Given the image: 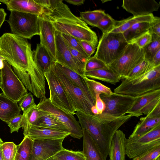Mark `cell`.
I'll return each mask as SVG.
<instances>
[{"instance_id":"cell-22","label":"cell","mask_w":160,"mask_h":160,"mask_svg":"<svg viewBox=\"0 0 160 160\" xmlns=\"http://www.w3.org/2000/svg\"><path fill=\"white\" fill-rule=\"evenodd\" d=\"M126 135L121 130L115 132L112 140L108 155L109 160H126Z\"/></svg>"},{"instance_id":"cell-17","label":"cell","mask_w":160,"mask_h":160,"mask_svg":"<svg viewBox=\"0 0 160 160\" xmlns=\"http://www.w3.org/2000/svg\"><path fill=\"white\" fill-rule=\"evenodd\" d=\"M39 25L40 43L46 48L55 61L56 31L52 24L41 16H39Z\"/></svg>"},{"instance_id":"cell-13","label":"cell","mask_w":160,"mask_h":160,"mask_svg":"<svg viewBox=\"0 0 160 160\" xmlns=\"http://www.w3.org/2000/svg\"><path fill=\"white\" fill-rule=\"evenodd\" d=\"M105 104L103 113L116 117L125 115L137 99L127 95L112 92L110 95L100 94Z\"/></svg>"},{"instance_id":"cell-59","label":"cell","mask_w":160,"mask_h":160,"mask_svg":"<svg viewBox=\"0 0 160 160\" xmlns=\"http://www.w3.org/2000/svg\"><path fill=\"white\" fill-rule=\"evenodd\" d=\"M157 160H160V158H159V159H157Z\"/></svg>"},{"instance_id":"cell-35","label":"cell","mask_w":160,"mask_h":160,"mask_svg":"<svg viewBox=\"0 0 160 160\" xmlns=\"http://www.w3.org/2000/svg\"><path fill=\"white\" fill-rule=\"evenodd\" d=\"M152 42L143 48L144 59L151 62L156 52L160 50V37L152 34Z\"/></svg>"},{"instance_id":"cell-6","label":"cell","mask_w":160,"mask_h":160,"mask_svg":"<svg viewBox=\"0 0 160 160\" xmlns=\"http://www.w3.org/2000/svg\"><path fill=\"white\" fill-rule=\"evenodd\" d=\"M10 12L7 21L12 33L29 39L35 35H39V16L16 11Z\"/></svg>"},{"instance_id":"cell-33","label":"cell","mask_w":160,"mask_h":160,"mask_svg":"<svg viewBox=\"0 0 160 160\" xmlns=\"http://www.w3.org/2000/svg\"><path fill=\"white\" fill-rule=\"evenodd\" d=\"M84 78L91 93L95 99L97 94H104L108 95L112 92L110 88L101 83L86 77Z\"/></svg>"},{"instance_id":"cell-31","label":"cell","mask_w":160,"mask_h":160,"mask_svg":"<svg viewBox=\"0 0 160 160\" xmlns=\"http://www.w3.org/2000/svg\"><path fill=\"white\" fill-rule=\"evenodd\" d=\"M33 143V140L27 136H25L20 144L17 145L14 160H29Z\"/></svg>"},{"instance_id":"cell-45","label":"cell","mask_w":160,"mask_h":160,"mask_svg":"<svg viewBox=\"0 0 160 160\" xmlns=\"http://www.w3.org/2000/svg\"><path fill=\"white\" fill-rule=\"evenodd\" d=\"M24 120L23 115L21 114L12 119L7 124L10 128V132H18L19 129L23 127Z\"/></svg>"},{"instance_id":"cell-36","label":"cell","mask_w":160,"mask_h":160,"mask_svg":"<svg viewBox=\"0 0 160 160\" xmlns=\"http://www.w3.org/2000/svg\"><path fill=\"white\" fill-rule=\"evenodd\" d=\"M54 156L58 160H86L82 152L64 148L58 152Z\"/></svg>"},{"instance_id":"cell-19","label":"cell","mask_w":160,"mask_h":160,"mask_svg":"<svg viewBox=\"0 0 160 160\" xmlns=\"http://www.w3.org/2000/svg\"><path fill=\"white\" fill-rule=\"evenodd\" d=\"M22 128L24 136H27L33 140L65 139L70 135L69 132L31 125H25Z\"/></svg>"},{"instance_id":"cell-53","label":"cell","mask_w":160,"mask_h":160,"mask_svg":"<svg viewBox=\"0 0 160 160\" xmlns=\"http://www.w3.org/2000/svg\"><path fill=\"white\" fill-rule=\"evenodd\" d=\"M91 110L92 113L93 115H98L100 114L99 111L95 105L92 107Z\"/></svg>"},{"instance_id":"cell-3","label":"cell","mask_w":160,"mask_h":160,"mask_svg":"<svg viewBox=\"0 0 160 160\" xmlns=\"http://www.w3.org/2000/svg\"><path fill=\"white\" fill-rule=\"evenodd\" d=\"M75 114L82 129H85L98 145L106 160L116 132L132 117L129 114L116 117L105 113L94 115L77 111Z\"/></svg>"},{"instance_id":"cell-41","label":"cell","mask_w":160,"mask_h":160,"mask_svg":"<svg viewBox=\"0 0 160 160\" xmlns=\"http://www.w3.org/2000/svg\"><path fill=\"white\" fill-rule=\"evenodd\" d=\"M61 34L64 40L69 47L77 50L88 57L84 52L79 40L69 35L62 33Z\"/></svg>"},{"instance_id":"cell-50","label":"cell","mask_w":160,"mask_h":160,"mask_svg":"<svg viewBox=\"0 0 160 160\" xmlns=\"http://www.w3.org/2000/svg\"><path fill=\"white\" fill-rule=\"evenodd\" d=\"M151 63L155 67L160 65V50L153 56Z\"/></svg>"},{"instance_id":"cell-52","label":"cell","mask_w":160,"mask_h":160,"mask_svg":"<svg viewBox=\"0 0 160 160\" xmlns=\"http://www.w3.org/2000/svg\"><path fill=\"white\" fill-rule=\"evenodd\" d=\"M65 1L67 2L72 5L77 6L81 5L83 4L84 0H66Z\"/></svg>"},{"instance_id":"cell-38","label":"cell","mask_w":160,"mask_h":160,"mask_svg":"<svg viewBox=\"0 0 160 160\" xmlns=\"http://www.w3.org/2000/svg\"><path fill=\"white\" fill-rule=\"evenodd\" d=\"M117 21L109 14L106 13L98 22L97 27L101 30L102 34L108 33L114 29Z\"/></svg>"},{"instance_id":"cell-9","label":"cell","mask_w":160,"mask_h":160,"mask_svg":"<svg viewBox=\"0 0 160 160\" xmlns=\"http://www.w3.org/2000/svg\"><path fill=\"white\" fill-rule=\"evenodd\" d=\"M37 106L43 112V116L49 115L65 124L70 133L69 136L78 139L82 138V128L73 115L55 106L45 96L40 98Z\"/></svg>"},{"instance_id":"cell-27","label":"cell","mask_w":160,"mask_h":160,"mask_svg":"<svg viewBox=\"0 0 160 160\" xmlns=\"http://www.w3.org/2000/svg\"><path fill=\"white\" fill-rule=\"evenodd\" d=\"M154 17L152 13L146 15L131 17L122 20L117 21L115 28L111 32L122 33L136 23L151 22Z\"/></svg>"},{"instance_id":"cell-44","label":"cell","mask_w":160,"mask_h":160,"mask_svg":"<svg viewBox=\"0 0 160 160\" xmlns=\"http://www.w3.org/2000/svg\"><path fill=\"white\" fill-rule=\"evenodd\" d=\"M19 107L23 113L36 104L32 93L29 92L23 96L18 102Z\"/></svg>"},{"instance_id":"cell-16","label":"cell","mask_w":160,"mask_h":160,"mask_svg":"<svg viewBox=\"0 0 160 160\" xmlns=\"http://www.w3.org/2000/svg\"><path fill=\"white\" fill-rule=\"evenodd\" d=\"M55 38V61L75 72L82 77H85L75 62L71 51L61 33L56 31Z\"/></svg>"},{"instance_id":"cell-24","label":"cell","mask_w":160,"mask_h":160,"mask_svg":"<svg viewBox=\"0 0 160 160\" xmlns=\"http://www.w3.org/2000/svg\"><path fill=\"white\" fill-rule=\"evenodd\" d=\"M83 148L82 152L86 160H106L99 147L88 132L82 129Z\"/></svg>"},{"instance_id":"cell-34","label":"cell","mask_w":160,"mask_h":160,"mask_svg":"<svg viewBox=\"0 0 160 160\" xmlns=\"http://www.w3.org/2000/svg\"><path fill=\"white\" fill-rule=\"evenodd\" d=\"M154 67L151 62L144 59L133 69L125 79H131L142 76Z\"/></svg>"},{"instance_id":"cell-4","label":"cell","mask_w":160,"mask_h":160,"mask_svg":"<svg viewBox=\"0 0 160 160\" xmlns=\"http://www.w3.org/2000/svg\"><path fill=\"white\" fill-rule=\"evenodd\" d=\"M160 89V65L145 74L131 79H123L114 92L137 97L150 92Z\"/></svg>"},{"instance_id":"cell-48","label":"cell","mask_w":160,"mask_h":160,"mask_svg":"<svg viewBox=\"0 0 160 160\" xmlns=\"http://www.w3.org/2000/svg\"><path fill=\"white\" fill-rule=\"evenodd\" d=\"M80 41L85 53L88 57H90L94 52L97 47L86 41L80 40Z\"/></svg>"},{"instance_id":"cell-58","label":"cell","mask_w":160,"mask_h":160,"mask_svg":"<svg viewBox=\"0 0 160 160\" xmlns=\"http://www.w3.org/2000/svg\"><path fill=\"white\" fill-rule=\"evenodd\" d=\"M1 83V72L0 71V84Z\"/></svg>"},{"instance_id":"cell-18","label":"cell","mask_w":160,"mask_h":160,"mask_svg":"<svg viewBox=\"0 0 160 160\" xmlns=\"http://www.w3.org/2000/svg\"><path fill=\"white\" fill-rule=\"evenodd\" d=\"M122 6L133 16H138L158 11L160 4L155 0H123Z\"/></svg>"},{"instance_id":"cell-11","label":"cell","mask_w":160,"mask_h":160,"mask_svg":"<svg viewBox=\"0 0 160 160\" xmlns=\"http://www.w3.org/2000/svg\"><path fill=\"white\" fill-rule=\"evenodd\" d=\"M53 65L43 73L49 90V100L55 106L74 115L76 111L54 72Z\"/></svg>"},{"instance_id":"cell-26","label":"cell","mask_w":160,"mask_h":160,"mask_svg":"<svg viewBox=\"0 0 160 160\" xmlns=\"http://www.w3.org/2000/svg\"><path fill=\"white\" fill-rule=\"evenodd\" d=\"M159 124H160V117H152L148 115L142 117L129 137L141 136Z\"/></svg>"},{"instance_id":"cell-28","label":"cell","mask_w":160,"mask_h":160,"mask_svg":"<svg viewBox=\"0 0 160 160\" xmlns=\"http://www.w3.org/2000/svg\"><path fill=\"white\" fill-rule=\"evenodd\" d=\"M85 76L89 78L101 80L114 85H115L121 80L109 68L85 72Z\"/></svg>"},{"instance_id":"cell-55","label":"cell","mask_w":160,"mask_h":160,"mask_svg":"<svg viewBox=\"0 0 160 160\" xmlns=\"http://www.w3.org/2000/svg\"><path fill=\"white\" fill-rule=\"evenodd\" d=\"M47 160H58L57 159H56L53 156H52V157L49 158L47 159Z\"/></svg>"},{"instance_id":"cell-39","label":"cell","mask_w":160,"mask_h":160,"mask_svg":"<svg viewBox=\"0 0 160 160\" xmlns=\"http://www.w3.org/2000/svg\"><path fill=\"white\" fill-rule=\"evenodd\" d=\"M3 160H14L17 145L13 142H3L0 146Z\"/></svg>"},{"instance_id":"cell-14","label":"cell","mask_w":160,"mask_h":160,"mask_svg":"<svg viewBox=\"0 0 160 160\" xmlns=\"http://www.w3.org/2000/svg\"><path fill=\"white\" fill-rule=\"evenodd\" d=\"M64 139L33 140L29 160H47L63 149Z\"/></svg>"},{"instance_id":"cell-25","label":"cell","mask_w":160,"mask_h":160,"mask_svg":"<svg viewBox=\"0 0 160 160\" xmlns=\"http://www.w3.org/2000/svg\"><path fill=\"white\" fill-rule=\"evenodd\" d=\"M32 52L34 62L43 73L48 70L55 62L46 48L40 43L37 44Z\"/></svg>"},{"instance_id":"cell-46","label":"cell","mask_w":160,"mask_h":160,"mask_svg":"<svg viewBox=\"0 0 160 160\" xmlns=\"http://www.w3.org/2000/svg\"><path fill=\"white\" fill-rule=\"evenodd\" d=\"M152 41V35L149 30L138 38L132 43H135L140 48H142L149 44Z\"/></svg>"},{"instance_id":"cell-43","label":"cell","mask_w":160,"mask_h":160,"mask_svg":"<svg viewBox=\"0 0 160 160\" xmlns=\"http://www.w3.org/2000/svg\"><path fill=\"white\" fill-rule=\"evenodd\" d=\"M107 68H108V67L102 62L93 56L90 57L87 61L85 66V71Z\"/></svg>"},{"instance_id":"cell-49","label":"cell","mask_w":160,"mask_h":160,"mask_svg":"<svg viewBox=\"0 0 160 160\" xmlns=\"http://www.w3.org/2000/svg\"><path fill=\"white\" fill-rule=\"evenodd\" d=\"M95 106L99 111L100 114L103 112L105 109V104L100 97V94L96 95Z\"/></svg>"},{"instance_id":"cell-42","label":"cell","mask_w":160,"mask_h":160,"mask_svg":"<svg viewBox=\"0 0 160 160\" xmlns=\"http://www.w3.org/2000/svg\"><path fill=\"white\" fill-rule=\"evenodd\" d=\"M160 145L155 147L133 160H157L160 158Z\"/></svg>"},{"instance_id":"cell-47","label":"cell","mask_w":160,"mask_h":160,"mask_svg":"<svg viewBox=\"0 0 160 160\" xmlns=\"http://www.w3.org/2000/svg\"><path fill=\"white\" fill-rule=\"evenodd\" d=\"M149 31L151 33L160 37V18L154 16L153 20L150 22Z\"/></svg>"},{"instance_id":"cell-23","label":"cell","mask_w":160,"mask_h":160,"mask_svg":"<svg viewBox=\"0 0 160 160\" xmlns=\"http://www.w3.org/2000/svg\"><path fill=\"white\" fill-rule=\"evenodd\" d=\"M18 102L0 93V119L8 124L12 118L21 114Z\"/></svg>"},{"instance_id":"cell-57","label":"cell","mask_w":160,"mask_h":160,"mask_svg":"<svg viewBox=\"0 0 160 160\" xmlns=\"http://www.w3.org/2000/svg\"><path fill=\"white\" fill-rule=\"evenodd\" d=\"M3 142L2 140L0 138V146L2 145V144L3 143Z\"/></svg>"},{"instance_id":"cell-5","label":"cell","mask_w":160,"mask_h":160,"mask_svg":"<svg viewBox=\"0 0 160 160\" xmlns=\"http://www.w3.org/2000/svg\"><path fill=\"white\" fill-rule=\"evenodd\" d=\"M128 44L122 33L102 34L93 56L108 67L120 57Z\"/></svg>"},{"instance_id":"cell-32","label":"cell","mask_w":160,"mask_h":160,"mask_svg":"<svg viewBox=\"0 0 160 160\" xmlns=\"http://www.w3.org/2000/svg\"><path fill=\"white\" fill-rule=\"evenodd\" d=\"M104 10H96L80 12V18L86 24L97 27L99 20L106 14Z\"/></svg>"},{"instance_id":"cell-7","label":"cell","mask_w":160,"mask_h":160,"mask_svg":"<svg viewBox=\"0 0 160 160\" xmlns=\"http://www.w3.org/2000/svg\"><path fill=\"white\" fill-rule=\"evenodd\" d=\"M160 145V124L138 137L126 138V155L132 159L151 148Z\"/></svg>"},{"instance_id":"cell-15","label":"cell","mask_w":160,"mask_h":160,"mask_svg":"<svg viewBox=\"0 0 160 160\" xmlns=\"http://www.w3.org/2000/svg\"><path fill=\"white\" fill-rule=\"evenodd\" d=\"M160 104V89L150 92L137 97L127 114L137 117L147 115Z\"/></svg>"},{"instance_id":"cell-2","label":"cell","mask_w":160,"mask_h":160,"mask_svg":"<svg viewBox=\"0 0 160 160\" xmlns=\"http://www.w3.org/2000/svg\"><path fill=\"white\" fill-rule=\"evenodd\" d=\"M44 8L41 16L49 21L56 31L80 40L89 42L96 47L97 36L84 22L76 16L68 6L60 0H37Z\"/></svg>"},{"instance_id":"cell-37","label":"cell","mask_w":160,"mask_h":160,"mask_svg":"<svg viewBox=\"0 0 160 160\" xmlns=\"http://www.w3.org/2000/svg\"><path fill=\"white\" fill-rule=\"evenodd\" d=\"M22 114L24 116V127L27 125H35L38 119L43 116V112L38 109L35 104Z\"/></svg>"},{"instance_id":"cell-21","label":"cell","mask_w":160,"mask_h":160,"mask_svg":"<svg viewBox=\"0 0 160 160\" xmlns=\"http://www.w3.org/2000/svg\"><path fill=\"white\" fill-rule=\"evenodd\" d=\"M55 68L75 85L79 88L88 98L95 103V99L92 96L84 78L69 68L55 62Z\"/></svg>"},{"instance_id":"cell-12","label":"cell","mask_w":160,"mask_h":160,"mask_svg":"<svg viewBox=\"0 0 160 160\" xmlns=\"http://www.w3.org/2000/svg\"><path fill=\"white\" fill-rule=\"evenodd\" d=\"M54 72L60 84L71 101L76 111L93 115L92 112V107L95 103L92 102L78 87L75 85L54 68Z\"/></svg>"},{"instance_id":"cell-8","label":"cell","mask_w":160,"mask_h":160,"mask_svg":"<svg viewBox=\"0 0 160 160\" xmlns=\"http://www.w3.org/2000/svg\"><path fill=\"white\" fill-rule=\"evenodd\" d=\"M144 59L142 49L135 43H129L120 57L108 68L121 79H123Z\"/></svg>"},{"instance_id":"cell-20","label":"cell","mask_w":160,"mask_h":160,"mask_svg":"<svg viewBox=\"0 0 160 160\" xmlns=\"http://www.w3.org/2000/svg\"><path fill=\"white\" fill-rule=\"evenodd\" d=\"M6 5L7 9L11 11H17L41 15L44 11L43 7L36 0H0Z\"/></svg>"},{"instance_id":"cell-29","label":"cell","mask_w":160,"mask_h":160,"mask_svg":"<svg viewBox=\"0 0 160 160\" xmlns=\"http://www.w3.org/2000/svg\"><path fill=\"white\" fill-rule=\"evenodd\" d=\"M150 22L136 23L123 32V36L127 43H132L139 37L149 31Z\"/></svg>"},{"instance_id":"cell-40","label":"cell","mask_w":160,"mask_h":160,"mask_svg":"<svg viewBox=\"0 0 160 160\" xmlns=\"http://www.w3.org/2000/svg\"><path fill=\"white\" fill-rule=\"evenodd\" d=\"M68 48L71 51L73 59L76 64L82 73L85 77V65L89 58L84 55L77 50L69 47Z\"/></svg>"},{"instance_id":"cell-56","label":"cell","mask_w":160,"mask_h":160,"mask_svg":"<svg viewBox=\"0 0 160 160\" xmlns=\"http://www.w3.org/2000/svg\"><path fill=\"white\" fill-rule=\"evenodd\" d=\"M0 146V160H3L1 147Z\"/></svg>"},{"instance_id":"cell-51","label":"cell","mask_w":160,"mask_h":160,"mask_svg":"<svg viewBox=\"0 0 160 160\" xmlns=\"http://www.w3.org/2000/svg\"><path fill=\"white\" fill-rule=\"evenodd\" d=\"M7 14L4 9L0 8V28L5 20Z\"/></svg>"},{"instance_id":"cell-54","label":"cell","mask_w":160,"mask_h":160,"mask_svg":"<svg viewBox=\"0 0 160 160\" xmlns=\"http://www.w3.org/2000/svg\"><path fill=\"white\" fill-rule=\"evenodd\" d=\"M3 60L5 59L0 55V71L4 67Z\"/></svg>"},{"instance_id":"cell-30","label":"cell","mask_w":160,"mask_h":160,"mask_svg":"<svg viewBox=\"0 0 160 160\" xmlns=\"http://www.w3.org/2000/svg\"><path fill=\"white\" fill-rule=\"evenodd\" d=\"M34 126L69 132L65 124L54 118L47 115L41 117Z\"/></svg>"},{"instance_id":"cell-1","label":"cell","mask_w":160,"mask_h":160,"mask_svg":"<svg viewBox=\"0 0 160 160\" xmlns=\"http://www.w3.org/2000/svg\"><path fill=\"white\" fill-rule=\"evenodd\" d=\"M0 55L13 68L14 72L29 92L37 98L45 91V78L34 62L31 44L27 39L10 33L0 37Z\"/></svg>"},{"instance_id":"cell-10","label":"cell","mask_w":160,"mask_h":160,"mask_svg":"<svg viewBox=\"0 0 160 160\" xmlns=\"http://www.w3.org/2000/svg\"><path fill=\"white\" fill-rule=\"evenodd\" d=\"M4 67L1 70V83L0 88L8 98L17 102L28 93V90L11 66L3 60Z\"/></svg>"}]
</instances>
